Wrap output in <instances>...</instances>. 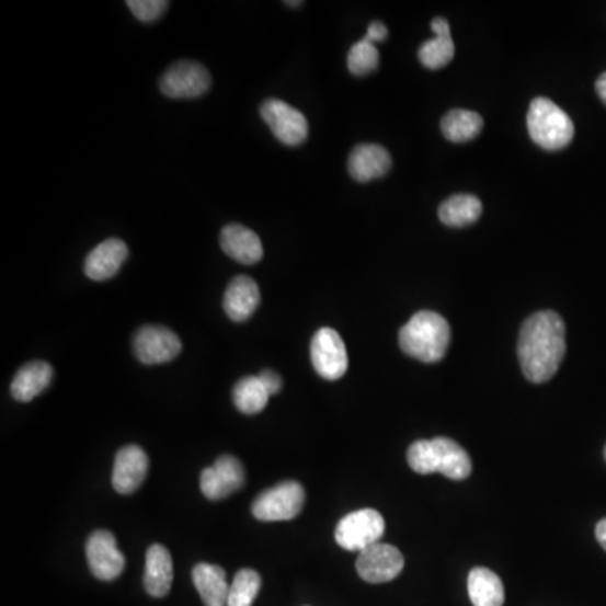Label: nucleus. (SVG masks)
I'll return each mask as SVG.
<instances>
[{
  "instance_id": "obj_1",
  "label": "nucleus",
  "mask_w": 606,
  "mask_h": 606,
  "mask_svg": "<svg viewBox=\"0 0 606 606\" xmlns=\"http://www.w3.org/2000/svg\"><path fill=\"white\" fill-rule=\"evenodd\" d=\"M567 354V325L559 313L542 310L534 313L521 329L517 356L524 376L541 385L558 373Z\"/></svg>"
},
{
  "instance_id": "obj_2",
  "label": "nucleus",
  "mask_w": 606,
  "mask_h": 606,
  "mask_svg": "<svg viewBox=\"0 0 606 606\" xmlns=\"http://www.w3.org/2000/svg\"><path fill=\"white\" fill-rule=\"evenodd\" d=\"M408 464L413 472L422 476L442 473L447 479L465 480L472 473V460L467 450L445 436L414 442L408 448Z\"/></svg>"
},
{
  "instance_id": "obj_3",
  "label": "nucleus",
  "mask_w": 606,
  "mask_h": 606,
  "mask_svg": "<svg viewBox=\"0 0 606 606\" xmlns=\"http://www.w3.org/2000/svg\"><path fill=\"white\" fill-rule=\"evenodd\" d=\"M450 323L432 310L414 313L400 331V347L407 356L422 363H438L450 345Z\"/></svg>"
},
{
  "instance_id": "obj_4",
  "label": "nucleus",
  "mask_w": 606,
  "mask_h": 606,
  "mask_svg": "<svg viewBox=\"0 0 606 606\" xmlns=\"http://www.w3.org/2000/svg\"><path fill=\"white\" fill-rule=\"evenodd\" d=\"M527 130L534 144L545 150H561L574 137V124L564 110L548 99H534L527 112Z\"/></svg>"
},
{
  "instance_id": "obj_5",
  "label": "nucleus",
  "mask_w": 606,
  "mask_h": 606,
  "mask_svg": "<svg viewBox=\"0 0 606 606\" xmlns=\"http://www.w3.org/2000/svg\"><path fill=\"white\" fill-rule=\"evenodd\" d=\"M306 504V489L295 480L278 483L262 492L251 505L253 516L265 523L290 521L300 514Z\"/></svg>"
},
{
  "instance_id": "obj_6",
  "label": "nucleus",
  "mask_w": 606,
  "mask_h": 606,
  "mask_svg": "<svg viewBox=\"0 0 606 606\" xmlns=\"http://www.w3.org/2000/svg\"><path fill=\"white\" fill-rule=\"evenodd\" d=\"M386 523L375 508H361L342 517L335 527V541L347 551H364L378 545L385 536Z\"/></svg>"
},
{
  "instance_id": "obj_7",
  "label": "nucleus",
  "mask_w": 606,
  "mask_h": 606,
  "mask_svg": "<svg viewBox=\"0 0 606 606\" xmlns=\"http://www.w3.org/2000/svg\"><path fill=\"white\" fill-rule=\"evenodd\" d=\"M310 359L320 378L338 381L347 373V348L338 331L323 328L313 335Z\"/></svg>"
},
{
  "instance_id": "obj_8",
  "label": "nucleus",
  "mask_w": 606,
  "mask_h": 606,
  "mask_svg": "<svg viewBox=\"0 0 606 606\" xmlns=\"http://www.w3.org/2000/svg\"><path fill=\"white\" fill-rule=\"evenodd\" d=\"M260 113L279 142L290 147L306 142L309 135V122L306 115L284 100H266Z\"/></svg>"
},
{
  "instance_id": "obj_9",
  "label": "nucleus",
  "mask_w": 606,
  "mask_h": 606,
  "mask_svg": "<svg viewBox=\"0 0 606 606\" xmlns=\"http://www.w3.org/2000/svg\"><path fill=\"white\" fill-rule=\"evenodd\" d=\"M211 87V77L199 62L179 61L165 71L160 91L172 100L199 99Z\"/></svg>"
},
{
  "instance_id": "obj_10",
  "label": "nucleus",
  "mask_w": 606,
  "mask_h": 606,
  "mask_svg": "<svg viewBox=\"0 0 606 606\" xmlns=\"http://www.w3.org/2000/svg\"><path fill=\"white\" fill-rule=\"evenodd\" d=\"M404 568V558L400 549L391 545L370 546L359 552L356 570L367 583L379 585L400 576Z\"/></svg>"
},
{
  "instance_id": "obj_11",
  "label": "nucleus",
  "mask_w": 606,
  "mask_h": 606,
  "mask_svg": "<svg viewBox=\"0 0 606 606\" xmlns=\"http://www.w3.org/2000/svg\"><path fill=\"white\" fill-rule=\"evenodd\" d=\"M134 351L140 363L153 366L175 359L181 354L182 342L171 329L146 325L135 334Z\"/></svg>"
},
{
  "instance_id": "obj_12",
  "label": "nucleus",
  "mask_w": 606,
  "mask_h": 606,
  "mask_svg": "<svg viewBox=\"0 0 606 606\" xmlns=\"http://www.w3.org/2000/svg\"><path fill=\"white\" fill-rule=\"evenodd\" d=\"M243 464L237 457L222 455L213 467L201 473V491L209 501H221L244 485Z\"/></svg>"
},
{
  "instance_id": "obj_13",
  "label": "nucleus",
  "mask_w": 606,
  "mask_h": 606,
  "mask_svg": "<svg viewBox=\"0 0 606 606\" xmlns=\"http://www.w3.org/2000/svg\"><path fill=\"white\" fill-rule=\"evenodd\" d=\"M87 558L91 573L99 580L112 581L125 570V556L108 530H95L87 541Z\"/></svg>"
},
{
  "instance_id": "obj_14",
  "label": "nucleus",
  "mask_w": 606,
  "mask_h": 606,
  "mask_svg": "<svg viewBox=\"0 0 606 606\" xmlns=\"http://www.w3.org/2000/svg\"><path fill=\"white\" fill-rule=\"evenodd\" d=\"M149 472V457L137 445H128L122 448L115 458L112 483L118 494H134L138 487L142 485Z\"/></svg>"
},
{
  "instance_id": "obj_15",
  "label": "nucleus",
  "mask_w": 606,
  "mask_h": 606,
  "mask_svg": "<svg viewBox=\"0 0 606 606\" xmlns=\"http://www.w3.org/2000/svg\"><path fill=\"white\" fill-rule=\"evenodd\" d=\"M127 259V244L118 238H110L88 254L84 273L88 278L95 279V282H105L118 273Z\"/></svg>"
},
{
  "instance_id": "obj_16",
  "label": "nucleus",
  "mask_w": 606,
  "mask_h": 606,
  "mask_svg": "<svg viewBox=\"0 0 606 606\" xmlns=\"http://www.w3.org/2000/svg\"><path fill=\"white\" fill-rule=\"evenodd\" d=\"M260 300L262 295L256 282L250 276L240 275L232 278L231 284L226 288L222 306L232 322H244L253 316L254 310L259 309Z\"/></svg>"
},
{
  "instance_id": "obj_17",
  "label": "nucleus",
  "mask_w": 606,
  "mask_h": 606,
  "mask_svg": "<svg viewBox=\"0 0 606 606\" xmlns=\"http://www.w3.org/2000/svg\"><path fill=\"white\" fill-rule=\"evenodd\" d=\"M222 251L229 259L237 260L243 265H256L263 259V244L256 232L244 228L241 225H228L222 228L221 238Z\"/></svg>"
},
{
  "instance_id": "obj_18",
  "label": "nucleus",
  "mask_w": 606,
  "mask_h": 606,
  "mask_svg": "<svg viewBox=\"0 0 606 606\" xmlns=\"http://www.w3.org/2000/svg\"><path fill=\"white\" fill-rule=\"evenodd\" d=\"M391 156L385 147L363 144L348 156V172L357 182H370L388 174Z\"/></svg>"
},
{
  "instance_id": "obj_19",
  "label": "nucleus",
  "mask_w": 606,
  "mask_h": 606,
  "mask_svg": "<svg viewBox=\"0 0 606 606\" xmlns=\"http://www.w3.org/2000/svg\"><path fill=\"white\" fill-rule=\"evenodd\" d=\"M174 580V564L171 552L162 545L150 546L146 556V576L144 585L147 593L156 598H162L171 592Z\"/></svg>"
},
{
  "instance_id": "obj_20",
  "label": "nucleus",
  "mask_w": 606,
  "mask_h": 606,
  "mask_svg": "<svg viewBox=\"0 0 606 606\" xmlns=\"http://www.w3.org/2000/svg\"><path fill=\"white\" fill-rule=\"evenodd\" d=\"M432 31L435 37L422 44V48L418 52V58L425 68L439 69L454 59L455 44L447 19H433Z\"/></svg>"
},
{
  "instance_id": "obj_21",
  "label": "nucleus",
  "mask_w": 606,
  "mask_h": 606,
  "mask_svg": "<svg viewBox=\"0 0 606 606\" xmlns=\"http://www.w3.org/2000/svg\"><path fill=\"white\" fill-rule=\"evenodd\" d=\"M193 581L204 605L228 606L229 585L221 567L209 563L196 564Z\"/></svg>"
},
{
  "instance_id": "obj_22",
  "label": "nucleus",
  "mask_w": 606,
  "mask_h": 606,
  "mask_svg": "<svg viewBox=\"0 0 606 606\" xmlns=\"http://www.w3.org/2000/svg\"><path fill=\"white\" fill-rule=\"evenodd\" d=\"M53 379V367L44 361H34L19 369L12 381L11 392L15 401L30 403L44 389L48 388Z\"/></svg>"
},
{
  "instance_id": "obj_23",
  "label": "nucleus",
  "mask_w": 606,
  "mask_h": 606,
  "mask_svg": "<svg viewBox=\"0 0 606 606\" xmlns=\"http://www.w3.org/2000/svg\"><path fill=\"white\" fill-rule=\"evenodd\" d=\"M469 596L473 606H502L505 593L501 578L487 568H473L469 574Z\"/></svg>"
},
{
  "instance_id": "obj_24",
  "label": "nucleus",
  "mask_w": 606,
  "mask_h": 606,
  "mask_svg": "<svg viewBox=\"0 0 606 606\" xmlns=\"http://www.w3.org/2000/svg\"><path fill=\"white\" fill-rule=\"evenodd\" d=\"M482 216V203L472 194H457L439 206L438 218L443 225L464 228L473 225Z\"/></svg>"
},
{
  "instance_id": "obj_25",
  "label": "nucleus",
  "mask_w": 606,
  "mask_h": 606,
  "mask_svg": "<svg viewBox=\"0 0 606 606\" xmlns=\"http://www.w3.org/2000/svg\"><path fill=\"white\" fill-rule=\"evenodd\" d=\"M483 128L482 116L470 110H451L443 116L442 132L450 142H470Z\"/></svg>"
},
{
  "instance_id": "obj_26",
  "label": "nucleus",
  "mask_w": 606,
  "mask_h": 606,
  "mask_svg": "<svg viewBox=\"0 0 606 606\" xmlns=\"http://www.w3.org/2000/svg\"><path fill=\"white\" fill-rule=\"evenodd\" d=\"M268 400L270 392L266 391L259 376H247V378L240 379L232 389V401L244 414L260 413L265 410Z\"/></svg>"
},
{
  "instance_id": "obj_27",
  "label": "nucleus",
  "mask_w": 606,
  "mask_h": 606,
  "mask_svg": "<svg viewBox=\"0 0 606 606\" xmlns=\"http://www.w3.org/2000/svg\"><path fill=\"white\" fill-rule=\"evenodd\" d=\"M262 588V578L254 570L238 571L229 586L228 606H251Z\"/></svg>"
},
{
  "instance_id": "obj_28",
  "label": "nucleus",
  "mask_w": 606,
  "mask_h": 606,
  "mask_svg": "<svg viewBox=\"0 0 606 606\" xmlns=\"http://www.w3.org/2000/svg\"><path fill=\"white\" fill-rule=\"evenodd\" d=\"M379 65V52L375 44L367 39H361L359 43L354 44L347 56L348 71L354 77H364L369 75L378 68Z\"/></svg>"
},
{
  "instance_id": "obj_29",
  "label": "nucleus",
  "mask_w": 606,
  "mask_h": 606,
  "mask_svg": "<svg viewBox=\"0 0 606 606\" xmlns=\"http://www.w3.org/2000/svg\"><path fill=\"white\" fill-rule=\"evenodd\" d=\"M127 5L138 21L156 22L168 11L169 2L165 0H130Z\"/></svg>"
},
{
  "instance_id": "obj_30",
  "label": "nucleus",
  "mask_w": 606,
  "mask_h": 606,
  "mask_svg": "<svg viewBox=\"0 0 606 606\" xmlns=\"http://www.w3.org/2000/svg\"><path fill=\"white\" fill-rule=\"evenodd\" d=\"M259 378L262 379L263 386H265L266 391L270 392V396L276 395V392L282 391V378L276 375L275 370L265 369L260 373Z\"/></svg>"
},
{
  "instance_id": "obj_31",
  "label": "nucleus",
  "mask_w": 606,
  "mask_h": 606,
  "mask_svg": "<svg viewBox=\"0 0 606 606\" xmlns=\"http://www.w3.org/2000/svg\"><path fill=\"white\" fill-rule=\"evenodd\" d=\"M386 37H388V27L382 22L375 21L370 22L369 27H367V34L364 36V39L375 44L378 41H385Z\"/></svg>"
},
{
  "instance_id": "obj_32",
  "label": "nucleus",
  "mask_w": 606,
  "mask_h": 606,
  "mask_svg": "<svg viewBox=\"0 0 606 606\" xmlns=\"http://www.w3.org/2000/svg\"><path fill=\"white\" fill-rule=\"evenodd\" d=\"M596 539H598L599 546L606 551V519H602L596 524Z\"/></svg>"
},
{
  "instance_id": "obj_33",
  "label": "nucleus",
  "mask_w": 606,
  "mask_h": 606,
  "mask_svg": "<svg viewBox=\"0 0 606 606\" xmlns=\"http://www.w3.org/2000/svg\"><path fill=\"white\" fill-rule=\"evenodd\" d=\"M596 93H598L599 99L606 105V73H603L602 77L596 80Z\"/></svg>"
},
{
  "instance_id": "obj_34",
  "label": "nucleus",
  "mask_w": 606,
  "mask_h": 606,
  "mask_svg": "<svg viewBox=\"0 0 606 606\" xmlns=\"http://www.w3.org/2000/svg\"><path fill=\"white\" fill-rule=\"evenodd\" d=\"M287 5H301V2H287Z\"/></svg>"
},
{
  "instance_id": "obj_35",
  "label": "nucleus",
  "mask_w": 606,
  "mask_h": 606,
  "mask_svg": "<svg viewBox=\"0 0 606 606\" xmlns=\"http://www.w3.org/2000/svg\"><path fill=\"white\" fill-rule=\"evenodd\" d=\"M605 460H606V447H605Z\"/></svg>"
}]
</instances>
